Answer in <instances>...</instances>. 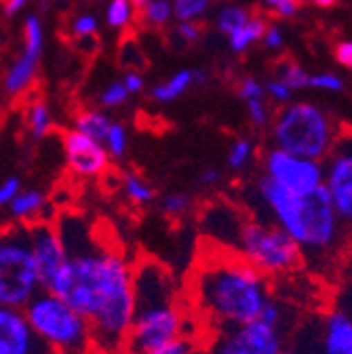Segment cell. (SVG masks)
Returning <instances> with one entry per match:
<instances>
[{"instance_id": "6da1fadb", "label": "cell", "mask_w": 352, "mask_h": 354, "mask_svg": "<svg viewBox=\"0 0 352 354\" xmlns=\"http://www.w3.org/2000/svg\"><path fill=\"white\" fill-rule=\"evenodd\" d=\"M53 224L66 259L47 291L89 321L91 348L100 354H122L133 321L131 263L120 251L98 245L82 215L62 213Z\"/></svg>"}, {"instance_id": "7a4b0ae2", "label": "cell", "mask_w": 352, "mask_h": 354, "mask_svg": "<svg viewBox=\"0 0 352 354\" xmlns=\"http://www.w3.org/2000/svg\"><path fill=\"white\" fill-rule=\"evenodd\" d=\"M194 313L213 331L255 321L275 295L266 274L232 251L213 247L203 253L188 281Z\"/></svg>"}, {"instance_id": "3957f363", "label": "cell", "mask_w": 352, "mask_h": 354, "mask_svg": "<svg viewBox=\"0 0 352 354\" xmlns=\"http://www.w3.org/2000/svg\"><path fill=\"white\" fill-rule=\"evenodd\" d=\"M251 192L257 209L247 213L279 226L297 245L302 263L317 259L327 263L348 241V226L342 224L333 211L325 186H319L308 194H289L261 175Z\"/></svg>"}, {"instance_id": "277c9868", "label": "cell", "mask_w": 352, "mask_h": 354, "mask_svg": "<svg viewBox=\"0 0 352 354\" xmlns=\"http://www.w3.org/2000/svg\"><path fill=\"white\" fill-rule=\"evenodd\" d=\"M133 285V321L122 354H150L165 342L186 333V313L180 289L165 263L142 257L131 266Z\"/></svg>"}, {"instance_id": "5b68a950", "label": "cell", "mask_w": 352, "mask_h": 354, "mask_svg": "<svg viewBox=\"0 0 352 354\" xmlns=\"http://www.w3.org/2000/svg\"><path fill=\"white\" fill-rule=\"evenodd\" d=\"M21 310L34 337L51 354H82L91 348L89 321L51 291H38Z\"/></svg>"}, {"instance_id": "8992f818", "label": "cell", "mask_w": 352, "mask_h": 354, "mask_svg": "<svg viewBox=\"0 0 352 354\" xmlns=\"http://www.w3.org/2000/svg\"><path fill=\"white\" fill-rule=\"evenodd\" d=\"M337 140L331 118L315 104H287L277 112L272 144L283 152L321 162L331 154Z\"/></svg>"}, {"instance_id": "52a82bcc", "label": "cell", "mask_w": 352, "mask_h": 354, "mask_svg": "<svg viewBox=\"0 0 352 354\" xmlns=\"http://www.w3.org/2000/svg\"><path fill=\"white\" fill-rule=\"evenodd\" d=\"M232 253L249 261L268 279L287 277L302 266L297 245L272 221L255 219L247 213Z\"/></svg>"}, {"instance_id": "ba28073f", "label": "cell", "mask_w": 352, "mask_h": 354, "mask_svg": "<svg viewBox=\"0 0 352 354\" xmlns=\"http://www.w3.org/2000/svg\"><path fill=\"white\" fill-rule=\"evenodd\" d=\"M42 283L30 251L28 228L11 224L0 228V306L24 308Z\"/></svg>"}, {"instance_id": "9c48e42d", "label": "cell", "mask_w": 352, "mask_h": 354, "mask_svg": "<svg viewBox=\"0 0 352 354\" xmlns=\"http://www.w3.org/2000/svg\"><path fill=\"white\" fill-rule=\"evenodd\" d=\"M285 331L261 319L224 327L213 333L209 354H281L285 346Z\"/></svg>"}, {"instance_id": "30bf717a", "label": "cell", "mask_w": 352, "mask_h": 354, "mask_svg": "<svg viewBox=\"0 0 352 354\" xmlns=\"http://www.w3.org/2000/svg\"><path fill=\"white\" fill-rule=\"evenodd\" d=\"M263 177L289 194H308L323 186V165L270 148L263 154Z\"/></svg>"}, {"instance_id": "8fae6325", "label": "cell", "mask_w": 352, "mask_h": 354, "mask_svg": "<svg viewBox=\"0 0 352 354\" xmlns=\"http://www.w3.org/2000/svg\"><path fill=\"white\" fill-rule=\"evenodd\" d=\"M340 142V140H337ZM344 150L335 144L331 154L327 156V169L323 167V186L329 194L333 211L342 219V224H352V152L348 140L344 142Z\"/></svg>"}, {"instance_id": "7c38bea8", "label": "cell", "mask_w": 352, "mask_h": 354, "mask_svg": "<svg viewBox=\"0 0 352 354\" xmlns=\"http://www.w3.org/2000/svg\"><path fill=\"white\" fill-rule=\"evenodd\" d=\"M26 228H28L30 251L36 263L42 289H47V285L53 281V277L57 274V270L62 268V263L66 259L62 239L57 234L53 219L34 221V224H28Z\"/></svg>"}, {"instance_id": "4fadbf2b", "label": "cell", "mask_w": 352, "mask_h": 354, "mask_svg": "<svg viewBox=\"0 0 352 354\" xmlns=\"http://www.w3.org/2000/svg\"><path fill=\"white\" fill-rule=\"evenodd\" d=\"M245 217L247 211L241 205H234L230 201H213L203 209L201 228L211 247L232 251Z\"/></svg>"}, {"instance_id": "5bb4252c", "label": "cell", "mask_w": 352, "mask_h": 354, "mask_svg": "<svg viewBox=\"0 0 352 354\" xmlns=\"http://www.w3.org/2000/svg\"><path fill=\"white\" fill-rule=\"evenodd\" d=\"M311 354H352L350 306L333 308L317 323L315 337L308 346H293Z\"/></svg>"}, {"instance_id": "9a60e30c", "label": "cell", "mask_w": 352, "mask_h": 354, "mask_svg": "<svg viewBox=\"0 0 352 354\" xmlns=\"http://www.w3.org/2000/svg\"><path fill=\"white\" fill-rule=\"evenodd\" d=\"M64 154L66 165L72 175L82 177V180H91L100 177L110 167V156L104 148V144L82 136V133L70 129L64 133Z\"/></svg>"}, {"instance_id": "2e32d148", "label": "cell", "mask_w": 352, "mask_h": 354, "mask_svg": "<svg viewBox=\"0 0 352 354\" xmlns=\"http://www.w3.org/2000/svg\"><path fill=\"white\" fill-rule=\"evenodd\" d=\"M0 354H51V352L34 337L24 317V310L0 306Z\"/></svg>"}, {"instance_id": "e0dca14e", "label": "cell", "mask_w": 352, "mask_h": 354, "mask_svg": "<svg viewBox=\"0 0 352 354\" xmlns=\"http://www.w3.org/2000/svg\"><path fill=\"white\" fill-rule=\"evenodd\" d=\"M49 198L40 190H19V194L5 207L13 224H34V221L49 219Z\"/></svg>"}, {"instance_id": "ac0fdd59", "label": "cell", "mask_w": 352, "mask_h": 354, "mask_svg": "<svg viewBox=\"0 0 352 354\" xmlns=\"http://www.w3.org/2000/svg\"><path fill=\"white\" fill-rule=\"evenodd\" d=\"M36 64H38V57H34L30 53H24L13 64V68L9 70V74L5 78V91L9 95H19L30 86V82L36 76Z\"/></svg>"}, {"instance_id": "d6986e66", "label": "cell", "mask_w": 352, "mask_h": 354, "mask_svg": "<svg viewBox=\"0 0 352 354\" xmlns=\"http://www.w3.org/2000/svg\"><path fill=\"white\" fill-rule=\"evenodd\" d=\"M110 124H112L110 118L100 110H80L74 116V131L82 133V136L91 138L100 144H104Z\"/></svg>"}, {"instance_id": "ffe728a7", "label": "cell", "mask_w": 352, "mask_h": 354, "mask_svg": "<svg viewBox=\"0 0 352 354\" xmlns=\"http://www.w3.org/2000/svg\"><path fill=\"white\" fill-rule=\"evenodd\" d=\"M120 186L124 190V196L131 201V203H136L140 207H146V205H152L154 198H156V190L154 186L144 180V177L136 171H127L122 177H120Z\"/></svg>"}, {"instance_id": "44dd1931", "label": "cell", "mask_w": 352, "mask_h": 354, "mask_svg": "<svg viewBox=\"0 0 352 354\" xmlns=\"http://www.w3.org/2000/svg\"><path fill=\"white\" fill-rule=\"evenodd\" d=\"M266 28H268V24H266V19H263V17H257V15L251 17L249 15V19L239 30H234L230 34V47L237 53L245 51L249 44H253L259 38H263V34H266Z\"/></svg>"}, {"instance_id": "7402d4cb", "label": "cell", "mask_w": 352, "mask_h": 354, "mask_svg": "<svg viewBox=\"0 0 352 354\" xmlns=\"http://www.w3.org/2000/svg\"><path fill=\"white\" fill-rule=\"evenodd\" d=\"M158 209L169 219H182L194 211V198L184 192H169L158 198Z\"/></svg>"}, {"instance_id": "603a6c76", "label": "cell", "mask_w": 352, "mask_h": 354, "mask_svg": "<svg viewBox=\"0 0 352 354\" xmlns=\"http://www.w3.org/2000/svg\"><path fill=\"white\" fill-rule=\"evenodd\" d=\"M26 124H28V129L32 133V138H36V140L45 138L47 133L51 131V114H49V108L42 104L40 100H34L28 106Z\"/></svg>"}, {"instance_id": "cb8c5ba5", "label": "cell", "mask_w": 352, "mask_h": 354, "mask_svg": "<svg viewBox=\"0 0 352 354\" xmlns=\"http://www.w3.org/2000/svg\"><path fill=\"white\" fill-rule=\"evenodd\" d=\"M190 84H192V76H190V72H188V70L178 72L173 78H169L165 84L154 86V88H152V97H154L156 102H163V104L173 102L175 97H180Z\"/></svg>"}, {"instance_id": "d4e9b609", "label": "cell", "mask_w": 352, "mask_h": 354, "mask_svg": "<svg viewBox=\"0 0 352 354\" xmlns=\"http://www.w3.org/2000/svg\"><path fill=\"white\" fill-rule=\"evenodd\" d=\"M275 72H277V76H279V82H283L287 88H304V86H308V76L295 62H291V59H283V62H277V66H275Z\"/></svg>"}, {"instance_id": "484cf974", "label": "cell", "mask_w": 352, "mask_h": 354, "mask_svg": "<svg viewBox=\"0 0 352 354\" xmlns=\"http://www.w3.org/2000/svg\"><path fill=\"white\" fill-rule=\"evenodd\" d=\"M171 3L169 0H152V3L144 9V11H140L138 15H140V24L144 26V28H163L167 21H169V17H171Z\"/></svg>"}, {"instance_id": "4316f807", "label": "cell", "mask_w": 352, "mask_h": 354, "mask_svg": "<svg viewBox=\"0 0 352 354\" xmlns=\"http://www.w3.org/2000/svg\"><path fill=\"white\" fill-rule=\"evenodd\" d=\"M129 36H124L120 40V53H118V62L122 68H146V57L140 49V44L136 42V38L131 36V32H127Z\"/></svg>"}, {"instance_id": "83f0119b", "label": "cell", "mask_w": 352, "mask_h": 354, "mask_svg": "<svg viewBox=\"0 0 352 354\" xmlns=\"http://www.w3.org/2000/svg\"><path fill=\"white\" fill-rule=\"evenodd\" d=\"M129 138H127V129L120 122H112L108 129V136L104 140V148L110 158H122L127 154Z\"/></svg>"}, {"instance_id": "f1b7e54d", "label": "cell", "mask_w": 352, "mask_h": 354, "mask_svg": "<svg viewBox=\"0 0 352 354\" xmlns=\"http://www.w3.org/2000/svg\"><path fill=\"white\" fill-rule=\"evenodd\" d=\"M249 19V13L243 7H224L217 13V28L224 34H232L234 30H239L245 21Z\"/></svg>"}, {"instance_id": "f546056e", "label": "cell", "mask_w": 352, "mask_h": 354, "mask_svg": "<svg viewBox=\"0 0 352 354\" xmlns=\"http://www.w3.org/2000/svg\"><path fill=\"white\" fill-rule=\"evenodd\" d=\"M253 154H255L253 142L241 138V140H237V142L230 146V152H228V167H230L232 171H243V169L249 165V160L253 158Z\"/></svg>"}, {"instance_id": "4dcf8cb0", "label": "cell", "mask_w": 352, "mask_h": 354, "mask_svg": "<svg viewBox=\"0 0 352 354\" xmlns=\"http://www.w3.org/2000/svg\"><path fill=\"white\" fill-rule=\"evenodd\" d=\"M24 40H26V53L34 55L40 59V53H42V26L38 21L36 15H30L26 19V26H24Z\"/></svg>"}, {"instance_id": "1f68e13d", "label": "cell", "mask_w": 352, "mask_h": 354, "mask_svg": "<svg viewBox=\"0 0 352 354\" xmlns=\"http://www.w3.org/2000/svg\"><path fill=\"white\" fill-rule=\"evenodd\" d=\"M209 3L211 0H175V5L171 9L180 21H192L194 17L207 11Z\"/></svg>"}, {"instance_id": "d6a6232c", "label": "cell", "mask_w": 352, "mask_h": 354, "mask_svg": "<svg viewBox=\"0 0 352 354\" xmlns=\"http://www.w3.org/2000/svg\"><path fill=\"white\" fill-rule=\"evenodd\" d=\"M150 354H196L194 350V339L192 335L184 333L180 337H173L169 342H165L163 346H158L156 350H152Z\"/></svg>"}, {"instance_id": "836d02e7", "label": "cell", "mask_w": 352, "mask_h": 354, "mask_svg": "<svg viewBox=\"0 0 352 354\" xmlns=\"http://www.w3.org/2000/svg\"><path fill=\"white\" fill-rule=\"evenodd\" d=\"M131 21V5L129 0H112L108 7V24L112 28H124Z\"/></svg>"}, {"instance_id": "e575fe53", "label": "cell", "mask_w": 352, "mask_h": 354, "mask_svg": "<svg viewBox=\"0 0 352 354\" xmlns=\"http://www.w3.org/2000/svg\"><path fill=\"white\" fill-rule=\"evenodd\" d=\"M247 112H249V118H251L255 129H263V127L268 124L270 114H268L266 104H263L261 100H249L247 102Z\"/></svg>"}, {"instance_id": "d590c367", "label": "cell", "mask_w": 352, "mask_h": 354, "mask_svg": "<svg viewBox=\"0 0 352 354\" xmlns=\"http://www.w3.org/2000/svg\"><path fill=\"white\" fill-rule=\"evenodd\" d=\"M127 88H124V84L122 82H114V84H110L106 91L102 93V106H106V108H114V106H120V104H124L127 102Z\"/></svg>"}, {"instance_id": "8d00e7d4", "label": "cell", "mask_w": 352, "mask_h": 354, "mask_svg": "<svg viewBox=\"0 0 352 354\" xmlns=\"http://www.w3.org/2000/svg\"><path fill=\"white\" fill-rule=\"evenodd\" d=\"M308 86H315V88H323V91H342L344 82L333 76V74H317L308 78Z\"/></svg>"}, {"instance_id": "74e56055", "label": "cell", "mask_w": 352, "mask_h": 354, "mask_svg": "<svg viewBox=\"0 0 352 354\" xmlns=\"http://www.w3.org/2000/svg\"><path fill=\"white\" fill-rule=\"evenodd\" d=\"M21 190V182L17 177H7V180L0 184V209H5Z\"/></svg>"}, {"instance_id": "f35d334b", "label": "cell", "mask_w": 352, "mask_h": 354, "mask_svg": "<svg viewBox=\"0 0 352 354\" xmlns=\"http://www.w3.org/2000/svg\"><path fill=\"white\" fill-rule=\"evenodd\" d=\"M239 97L245 100V102L261 100L263 97V86L253 78H245V80H241V86H239Z\"/></svg>"}, {"instance_id": "ab89813d", "label": "cell", "mask_w": 352, "mask_h": 354, "mask_svg": "<svg viewBox=\"0 0 352 354\" xmlns=\"http://www.w3.org/2000/svg\"><path fill=\"white\" fill-rule=\"evenodd\" d=\"M201 36H203V28L192 21H180L178 30H175V38H182L186 44L196 42Z\"/></svg>"}, {"instance_id": "60d3db41", "label": "cell", "mask_w": 352, "mask_h": 354, "mask_svg": "<svg viewBox=\"0 0 352 354\" xmlns=\"http://www.w3.org/2000/svg\"><path fill=\"white\" fill-rule=\"evenodd\" d=\"M263 3H266L281 17H293L299 9L297 0H263Z\"/></svg>"}, {"instance_id": "b9f144b4", "label": "cell", "mask_w": 352, "mask_h": 354, "mask_svg": "<svg viewBox=\"0 0 352 354\" xmlns=\"http://www.w3.org/2000/svg\"><path fill=\"white\" fill-rule=\"evenodd\" d=\"M275 102H279V104H287V102H291V95H293V91L291 88H287L283 82H279V80H270L268 84H266V88H263Z\"/></svg>"}, {"instance_id": "7bdbcfd3", "label": "cell", "mask_w": 352, "mask_h": 354, "mask_svg": "<svg viewBox=\"0 0 352 354\" xmlns=\"http://www.w3.org/2000/svg\"><path fill=\"white\" fill-rule=\"evenodd\" d=\"M72 30H74V34H76V36H89V34H95V30H98V21H95V17H93V15H80V17L74 21Z\"/></svg>"}, {"instance_id": "ee69618b", "label": "cell", "mask_w": 352, "mask_h": 354, "mask_svg": "<svg viewBox=\"0 0 352 354\" xmlns=\"http://www.w3.org/2000/svg\"><path fill=\"white\" fill-rule=\"evenodd\" d=\"M74 47L80 51V53H98L100 51V40L95 38V34H89V36H78V40H74Z\"/></svg>"}, {"instance_id": "f6af8a7d", "label": "cell", "mask_w": 352, "mask_h": 354, "mask_svg": "<svg viewBox=\"0 0 352 354\" xmlns=\"http://www.w3.org/2000/svg\"><path fill=\"white\" fill-rule=\"evenodd\" d=\"M335 59L344 66V68H352V42L344 40L335 44Z\"/></svg>"}, {"instance_id": "bcb514c9", "label": "cell", "mask_w": 352, "mask_h": 354, "mask_svg": "<svg viewBox=\"0 0 352 354\" xmlns=\"http://www.w3.org/2000/svg\"><path fill=\"white\" fill-rule=\"evenodd\" d=\"M219 182H222V171L215 167H209L201 173V186H205V188H213Z\"/></svg>"}, {"instance_id": "7dc6e473", "label": "cell", "mask_w": 352, "mask_h": 354, "mask_svg": "<svg viewBox=\"0 0 352 354\" xmlns=\"http://www.w3.org/2000/svg\"><path fill=\"white\" fill-rule=\"evenodd\" d=\"M263 42H266L268 49H277L283 44V34L277 26H268L266 28V34H263Z\"/></svg>"}, {"instance_id": "c3c4849f", "label": "cell", "mask_w": 352, "mask_h": 354, "mask_svg": "<svg viewBox=\"0 0 352 354\" xmlns=\"http://www.w3.org/2000/svg\"><path fill=\"white\" fill-rule=\"evenodd\" d=\"M122 84L127 88V93H138V91H142V88H144V80H142L140 74H127Z\"/></svg>"}, {"instance_id": "681fc988", "label": "cell", "mask_w": 352, "mask_h": 354, "mask_svg": "<svg viewBox=\"0 0 352 354\" xmlns=\"http://www.w3.org/2000/svg\"><path fill=\"white\" fill-rule=\"evenodd\" d=\"M3 3H5L7 15H15L17 11H21V7L26 5V0H3Z\"/></svg>"}, {"instance_id": "f907efd6", "label": "cell", "mask_w": 352, "mask_h": 354, "mask_svg": "<svg viewBox=\"0 0 352 354\" xmlns=\"http://www.w3.org/2000/svg\"><path fill=\"white\" fill-rule=\"evenodd\" d=\"M150 3H152V0H129V5L133 7V9H136L138 13H140V11H144V9H146V7H148Z\"/></svg>"}, {"instance_id": "816d5d0a", "label": "cell", "mask_w": 352, "mask_h": 354, "mask_svg": "<svg viewBox=\"0 0 352 354\" xmlns=\"http://www.w3.org/2000/svg\"><path fill=\"white\" fill-rule=\"evenodd\" d=\"M281 354H311V352H304V350H299V348H283V352Z\"/></svg>"}, {"instance_id": "f5cc1de1", "label": "cell", "mask_w": 352, "mask_h": 354, "mask_svg": "<svg viewBox=\"0 0 352 354\" xmlns=\"http://www.w3.org/2000/svg\"><path fill=\"white\" fill-rule=\"evenodd\" d=\"M315 3H317L319 7H325V9H327V7H333V5L337 3V0H315Z\"/></svg>"}, {"instance_id": "db71d44e", "label": "cell", "mask_w": 352, "mask_h": 354, "mask_svg": "<svg viewBox=\"0 0 352 354\" xmlns=\"http://www.w3.org/2000/svg\"><path fill=\"white\" fill-rule=\"evenodd\" d=\"M297 3H308V0H297Z\"/></svg>"}]
</instances>
